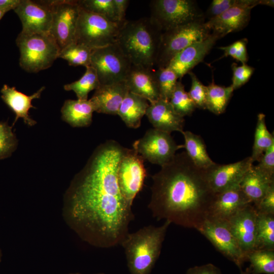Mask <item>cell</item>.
I'll return each mask as SVG.
<instances>
[{"label": "cell", "instance_id": "1", "mask_svg": "<svg viewBox=\"0 0 274 274\" xmlns=\"http://www.w3.org/2000/svg\"><path fill=\"white\" fill-rule=\"evenodd\" d=\"M117 142L98 146L76 175L67 193L70 217L92 244L104 248L120 245L133 219L122 196L117 171L125 150Z\"/></svg>", "mask_w": 274, "mask_h": 274}, {"label": "cell", "instance_id": "2", "mask_svg": "<svg viewBox=\"0 0 274 274\" xmlns=\"http://www.w3.org/2000/svg\"><path fill=\"white\" fill-rule=\"evenodd\" d=\"M152 178L148 207L153 217L198 230L208 217L215 194L206 170L196 167L183 151L176 154Z\"/></svg>", "mask_w": 274, "mask_h": 274}, {"label": "cell", "instance_id": "3", "mask_svg": "<svg viewBox=\"0 0 274 274\" xmlns=\"http://www.w3.org/2000/svg\"><path fill=\"white\" fill-rule=\"evenodd\" d=\"M162 32L151 17L126 20L119 29L116 42L132 65L152 70Z\"/></svg>", "mask_w": 274, "mask_h": 274}, {"label": "cell", "instance_id": "4", "mask_svg": "<svg viewBox=\"0 0 274 274\" xmlns=\"http://www.w3.org/2000/svg\"><path fill=\"white\" fill-rule=\"evenodd\" d=\"M170 224L165 221L161 226L148 225L127 234L120 245L124 250L130 274L150 273Z\"/></svg>", "mask_w": 274, "mask_h": 274}, {"label": "cell", "instance_id": "5", "mask_svg": "<svg viewBox=\"0 0 274 274\" xmlns=\"http://www.w3.org/2000/svg\"><path fill=\"white\" fill-rule=\"evenodd\" d=\"M20 51L19 65L27 72L46 70L58 58L60 49L50 33L20 32L16 40Z\"/></svg>", "mask_w": 274, "mask_h": 274}, {"label": "cell", "instance_id": "6", "mask_svg": "<svg viewBox=\"0 0 274 274\" xmlns=\"http://www.w3.org/2000/svg\"><path fill=\"white\" fill-rule=\"evenodd\" d=\"M211 33L204 20L163 31L155 66L158 68L167 67L177 54L187 47L206 39Z\"/></svg>", "mask_w": 274, "mask_h": 274}, {"label": "cell", "instance_id": "7", "mask_svg": "<svg viewBox=\"0 0 274 274\" xmlns=\"http://www.w3.org/2000/svg\"><path fill=\"white\" fill-rule=\"evenodd\" d=\"M121 25L80 7L75 41L92 49L114 43Z\"/></svg>", "mask_w": 274, "mask_h": 274}, {"label": "cell", "instance_id": "8", "mask_svg": "<svg viewBox=\"0 0 274 274\" xmlns=\"http://www.w3.org/2000/svg\"><path fill=\"white\" fill-rule=\"evenodd\" d=\"M151 17L163 31L194 21L204 20L203 12L192 0H154Z\"/></svg>", "mask_w": 274, "mask_h": 274}, {"label": "cell", "instance_id": "9", "mask_svg": "<svg viewBox=\"0 0 274 274\" xmlns=\"http://www.w3.org/2000/svg\"><path fill=\"white\" fill-rule=\"evenodd\" d=\"M131 65L116 42L92 50L90 66L95 70L100 85L125 81Z\"/></svg>", "mask_w": 274, "mask_h": 274}, {"label": "cell", "instance_id": "10", "mask_svg": "<svg viewBox=\"0 0 274 274\" xmlns=\"http://www.w3.org/2000/svg\"><path fill=\"white\" fill-rule=\"evenodd\" d=\"M52 20L50 34L56 42L60 51L75 41L80 7L77 1H49Z\"/></svg>", "mask_w": 274, "mask_h": 274}, {"label": "cell", "instance_id": "11", "mask_svg": "<svg viewBox=\"0 0 274 274\" xmlns=\"http://www.w3.org/2000/svg\"><path fill=\"white\" fill-rule=\"evenodd\" d=\"M132 147L144 159L161 166L169 162L184 145H177L170 133L152 128L135 141Z\"/></svg>", "mask_w": 274, "mask_h": 274}, {"label": "cell", "instance_id": "12", "mask_svg": "<svg viewBox=\"0 0 274 274\" xmlns=\"http://www.w3.org/2000/svg\"><path fill=\"white\" fill-rule=\"evenodd\" d=\"M143 158L133 149H125L117 171V180L120 192L131 206L138 193L141 190L146 170Z\"/></svg>", "mask_w": 274, "mask_h": 274}, {"label": "cell", "instance_id": "13", "mask_svg": "<svg viewBox=\"0 0 274 274\" xmlns=\"http://www.w3.org/2000/svg\"><path fill=\"white\" fill-rule=\"evenodd\" d=\"M223 255L232 261L239 268L247 261L236 238L225 222L207 219L197 230Z\"/></svg>", "mask_w": 274, "mask_h": 274}, {"label": "cell", "instance_id": "14", "mask_svg": "<svg viewBox=\"0 0 274 274\" xmlns=\"http://www.w3.org/2000/svg\"><path fill=\"white\" fill-rule=\"evenodd\" d=\"M14 11L21 22V32L50 33L52 14L49 1L21 0Z\"/></svg>", "mask_w": 274, "mask_h": 274}, {"label": "cell", "instance_id": "15", "mask_svg": "<svg viewBox=\"0 0 274 274\" xmlns=\"http://www.w3.org/2000/svg\"><path fill=\"white\" fill-rule=\"evenodd\" d=\"M261 5V0H245L243 4L234 6L206 24L211 33L220 39L227 34L243 29L249 23L252 9Z\"/></svg>", "mask_w": 274, "mask_h": 274}, {"label": "cell", "instance_id": "16", "mask_svg": "<svg viewBox=\"0 0 274 274\" xmlns=\"http://www.w3.org/2000/svg\"><path fill=\"white\" fill-rule=\"evenodd\" d=\"M257 217L256 208L249 204L225 222L246 255L255 249Z\"/></svg>", "mask_w": 274, "mask_h": 274}, {"label": "cell", "instance_id": "17", "mask_svg": "<svg viewBox=\"0 0 274 274\" xmlns=\"http://www.w3.org/2000/svg\"><path fill=\"white\" fill-rule=\"evenodd\" d=\"M253 163L250 156L233 163H216L206 170L210 188L216 193L239 186Z\"/></svg>", "mask_w": 274, "mask_h": 274}, {"label": "cell", "instance_id": "18", "mask_svg": "<svg viewBox=\"0 0 274 274\" xmlns=\"http://www.w3.org/2000/svg\"><path fill=\"white\" fill-rule=\"evenodd\" d=\"M249 204H252L239 185L216 193L207 219L226 222Z\"/></svg>", "mask_w": 274, "mask_h": 274}, {"label": "cell", "instance_id": "19", "mask_svg": "<svg viewBox=\"0 0 274 274\" xmlns=\"http://www.w3.org/2000/svg\"><path fill=\"white\" fill-rule=\"evenodd\" d=\"M220 39L218 36L211 33L206 39L187 47L177 54L167 66L176 73L178 79L181 78L203 60Z\"/></svg>", "mask_w": 274, "mask_h": 274}, {"label": "cell", "instance_id": "20", "mask_svg": "<svg viewBox=\"0 0 274 274\" xmlns=\"http://www.w3.org/2000/svg\"><path fill=\"white\" fill-rule=\"evenodd\" d=\"M146 115L154 128L170 134L183 131L185 119L176 112L168 100L160 98L149 104Z\"/></svg>", "mask_w": 274, "mask_h": 274}, {"label": "cell", "instance_id": "21", "mask_svg": "<svg viewBox=\"0 0 274 274\" xmlns=\"http://www.w3.org/2000/svg\"><path fill=\"white\" fill-rule=\"evenodd\" d=\"M125 81L129 92L145 98L150 104L160 98L152 69L132 64Z\"/></svg>", "mask_w": 274, "mask_h": 274}, {"label": "cell", "instance_id": "22", "mask_svg": "<svg viewBox=\"0 0 274 274\" xmlns=\"http://www.w3.org/2000/svg\"><path fill=\"white\" fill-rule=\"evenodd\" d=\"M128 91L125 81L100 85L90 100L95 112L117 115L119 107Z\"/></svg>", "mask_w": 274, "mask_h": 274}, {"label": "cell", "instance_id": "23", "mask_svg": "<svg viewBox=\"0 0 274 274\" xmlns=\"http://www.w3.org/2000/svg\"><path fill=\"white\" fill-rule=\"evenodd\" d=\"M45 89L44 86L42 87L32 95H27L18 91L15 87H10L7 84L3 85L1 90V98L16 115L12 126L20 118L29 126L36 124L37 122L29 116L28 112L30 109H36L31 102L35 99L40 98Z\"/></svg>", "mask_w": 274, "mask_h": 274}, {"label": "cell", "instance_id": "24", "mask_svg": "<svg viewBox=\"0 0 274 274\" xmlns=\"http://www.w3.org/2000/svg\"><path fill=\"white\" fill-rule=\"evenodd\" d=\"M272 183L274 178H270L253 164L245 174L239 186L253 205L256 207Z\"/></svg>", "mask_w": 274, "mask_h": 274}, {"label": "cell", "instance_id": "25", "mask_svg": "<svg viewBox=\"0 0 274 274\" xmlns=\"http://www.w3.org/2000/svg\"><path fill=\"white\" fill-rule=\"evenodd\" d=\"M94 107L89 99L66 100L61 110L62 120L74 127L89 126L92 121Z\"/></svg>", "mask_w": 274, "mask_h": 274}, {"label": "cell", "instance_id": "26", "mask_svg": "<svg viewBox=\"0 0 274 274\" xmlns=\"http://www.w3.org/2000/svg\"><path fill=\"white\" fill-rule=\"evenodd\" d=\"M149 106L147 99L128 91L119 107L117 115L127 127L138 128Z\"/></svg>", "mask_w": 274, "mask_h": 274}, {"label": "cell", "instance_id": "27", "mask_svg": "<svg viewBox=\"0 0 274 274\" xmlns=\"http://www.w3.org/2000/svg\"><path fill=\"white\" fill-rule=\"evenodd\" d=\"M181 133L184 138L186 153L196 167L207 170L216 164L209 156L206 144L200 136L190 131H183Z\"/></svg>", "mask_w": 274, "mask_h": 274}, {"label": "cell", "instance_id": "28", "mask_svg": "<svg viewBox=\"0 0 274 274\" xmlns=\"http://www.w3.org/2000/svg\"><path fill=\"white\" fill-rule=\"evenodd\" d=\"M233 91L231 85L227 87L219 86L213 80L207 86V109L216 115L223 113Z\"/></svg>", "mask_w": 274, "mask_h": 274}, {"label": "cell", "instance_id": "29", "mask_svg": "<svg viewBox=\"0 0 274 274\" xmlns=\"http://www.w3.org/2000/svg\"><path fill=\"white\" fill-rule=\"evenodd\" d=\"M255 249L274 250V214L257 212Z\"/></svg>", "mask_w": 274, "mask_h": 274}, {"label": "cell", "instance_id": "30", "mask_svg": "<svg viewBox=\"0 0 274 274\" xmlns=\"http://www.w3.org/2000/svg\"><path fill=\"white\" fill-rule=\"evenodd\" d=\"M273 144H274L273 133H270L267 129L265 115L259 113L257 115L254 142L252 155L250 156L252 162H259L265 151Z\"/></svg>", "mask_w": 274, "mask_h": 274}, {"label": "cell", "instance_id": "31", "mask_svg": "<svg viewBox=\"0 0 274 274\" xmlns=\"http://www.w3.org/2000/svg\"><path fill=\"white\" fill-rule=\"evenodd\" d=\"M86 68L85 73L80 79L63 86L65 90L74 91L78 99L82 100H87L89 93L100 85L95 70L91 66Z\"/></svg>", "mask_w": 274, "mask_h": 274}, {"label": "cell", "instance_id": "32", "mask_svg": "<svg viewBox=\"0 0 274 274\" xmlns=\"http://www.w3.org/2000/svg\"><path fill=\"white\" fill-rule=\"evenodd\" d=\"M252 274H274V250L255 249L247 254Z\"/></svg>", "mask_w": 274, "mask_h": 274}, {"label": "cell", "instance_id": "33", "mask_svg": "<svg viewBox=\"0 0 274 274\" xmlns=\"http://www.w3.org/2000/svg\"><path fill=\"white\" fill-rule=\"evenodd\" d=\"M92 49L76 42L62 49L58 58L66 60L72 66H90Z\"/></svg>", "mask_w": 274, "mask_h": 274}, {"label": "cell", "instance_id": "34", "mask_svg": "<svg viewBox=\"0 0 274 274\" xmlns=\"http://www.w3.org/2000/svg\"><path fill=\"white\" fill-rule=\"evenodd\" d=\"M169 101L176 112L183 117L191 115L196 109L181 81L177 82Z\"/></svg>", "mask_w": 274, "mask_h": 274}, {"label": "cell", "instance_id": "35", "mask_svg": "<svg viewBox=\"0 0 274 274\" xmlns=\"http://www.w3.org/2000/svg\"><path fill=\"white\" fill-rule=\"evenodd\" d=\"M77 3L80 8L119 24L113 0H78Z\"/></svg>", "mask_w": 274, "mask_h": 274}, {"label": "cell", "instance_id": "36", "mask_svg": "<svg viewBox=\"0 0 274 274\" xmlns=\"http://www.w3.org/2000/svg\"><path fill=\"white\" fill-rule=\"evenodd\" d=\"M154 73L160 98L169 101L178 82L177 75L168 66L158 68Z\"/></svg>", "mask_w": 274, "mask_h": 274}, {"label": "cell", "instance_id": "37", "mask_svg": "<svg viewBox=\"0 0 274 274\" xmlns=\"http://www.w3.org/2000/svg\"><path fill=\"white\" fill-rule=\"evenodd\" d=\"M18 146L15 133L7 122H0V160L10 157Z\"/></svg>", "mask_w": 274, "mask_h": 274}, {"label": "cell", "instance_id": "38", "mask_svg": "<svg viewBox=\"0 0 274 274\" xmlns=\"http://www.w3.org/2000/svg\"><path fill=\"white\" fill-rule=\"evenodd\" d=\"M191 79V86L188 92L196 108L207 109V86H204L191 71L188 73Z\"/></svg>", "mask_w": 274, "mask_h": 274}, {"label": "cell", "instance_id": "39", "mask_svg": "<svg viewBox=\"0 0 274 274\" xmlns=\"http://www.w3.org/2000/svg\"><path fill=\"white\" fill-rule=\"evenodd\" d=\"M248 42L246 38H243L229 45L221 46L218 48L224 52L223 57L231 56L242 64H246L248 60L247 49Z\"/></svg>", "mask_w": 274, "mask_h": 274}, {"label": "cell", "instance_id": "40", "mask_svg": "<svg viewBox=\"0 0 274 274\" xmlns=\"http://www.w3.org/2000/svg\"><path fill=\"white\" fill-rule=\"evenodd\" d=\"M231 67L233 76L231 86L234 90L245 85L249 80L255 68L247 64L237 66L236 64L233 63Z\"/></svg>", "mask_w": 274, "mask_h": 274}, {"label": "cell", "instance_id": "41", "mask_svg": "<svg viewBox=\"0 0 274 274\" xmlns=\"http://www.w3.org/2000/svg\"><path fill=\"white\" fill-rule=\"evenodd\" d=\"M245 0H213L204 14L208 20L216 17L231 8L243 4Z\"/></svg>", "mask_w": 274, "mask_h": 274}, {"label": "cell", "instance_id": "42", "mask_svg": "<svg viewBox=\"0 0 274 274\" xmlns=\"http://www.w3.org/2000/svg\"><path fill=\"white\" fill-rule=\"evenodd\" d=\"M256 166L264 174L274 178V144L265 151Z\"/></svg>", "mask_w": 274, "mask_h": 274}, {"label": "cell", "instance_id": "43", "mask_svg": "<svg viewBox=\"0 0 274 274\" xmlns=\"http://www.w3.org/2000/svg\"><path fill=\"white\" fill-rule=\"evenodd\" d=\"M255 208L257 212L274 214V183L270 186L258 205Z\"/></svg>", "mask_w": 274, "mask_h": 274}, {"label": "cell", "instance_id": "44", "mask_svg": "<svg viewBox=\"0 0 274 274\" xmlns=\"http://www.w3.org/2000/svg\"><path fill=\"white\" fill-rule=\"evenodd\" d=\"M186 274H222L220 269L212 263L189 268Z\"/></svg>", "mask_w": 274, "mask_h": 274}, {"label": "cell", "instance_id": "45", "mask_svg": "<svg viewBox=\"0 0 274 274\" xmlns=\"http://www.w3.org/2000/svg\"><path fill=\"white\" fill-rule=\"evenodd\" d=\"M119 24L122 26L126 21V11L129 3L128 0H113Z\"/></svg>", "mask_w": 274, "mask_h": 274}, {"label": "cell", "instance_id": "46", "mask_svg": "<svg viewBox=\"0 0 274 274\" xmlns=\"http://www.w3.org/2000/svg\"><path fill=\"white\" fill-rule=\"evenodd\" d=\"M21 0H0V11L6 13L14 10L19 5Z\"/></svg>", "mask_w": 274, "mask_h": 274}, {"label": "cell", "instance_id": "47", "mask_svg": "<svg viewBox=\"0 0 274 274\" xmlns=\"http://www.w3.org/2000/svg\"><path fill=\"white\" fill-rule=\"evenodd\" d=\"M261 5L273 7L274 1L273 0H261Z\"/></svg>", "mask_w": 274, "mask_h": 274}, {"label": "cell", "instance_id": "48", "mask_svg": "<svg viewBox=\"0 0 274 274\" xmlns=\"http://www.w3.org/2000/svg\"><path fill=\"white\" fill-rule=\"evenodd\" d=\"M240 274H252L250 268H247L245 271H243L241 269Z\"/></svg>", "mask_w": 274, "mask_h": 274}, {"label": "cell", "instance_id": "49", "mask_svg": "<svg viewBox=\"0 0 274 274\" xmlns=\"http://www.w3.org/2000/svg\"><path fill=\"white\" fill-rule=\"evenodd\" d=\"M5 13L3 12L2 11H0V20L2 18L3 16L5 15Z\"/></svg>", "mask_w": 274, "mask_h": 274}, {"label": "cell", "instance_id": "50", "mask_svg": "<svg viewBox=\"0 0 274 274\" xmlns=\"http://www.w3.org/2000/svg\"><path fill=\"white\" fill-rule=\"evenodd\" d=\"M73 274H79V273H73Z\"/></svg>", "mask_w": 274, "mask_h": 274}, {"label": "cell", "instance_id": "51", "mask_svg": "<svg viewBox=\"0 0 274 274\" xmlns=\"http://www.w3.org/2000/svg\"><path fill=\"white\" fill-rule=\"evenodd\" d=\"M97 274H104V273H97Z\"/></svg>", "mask_w": 274, "mask_h": 274}, {"label": "cell", "instance_id": "52", "mask_svg": "<svg viewBox=\"0 0 274 274\" xmlns=\"http://www.w3.org/2000/svg\"><path fill=\"white\" fill-rule=\"evenodd\" d=\"M0 257H1V253H0Z\"/></svg>", "mask_w": 274, "mask_h": 274}]
</instances>
